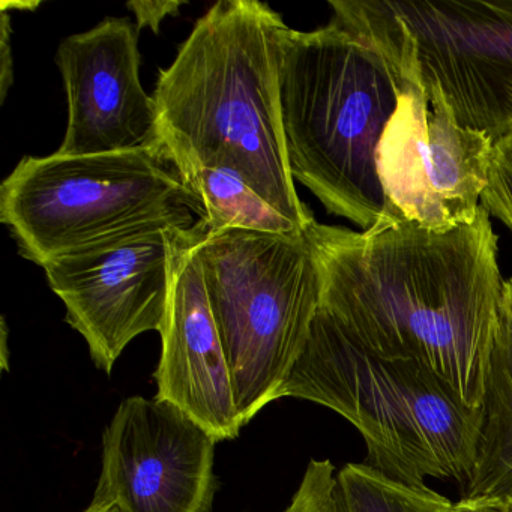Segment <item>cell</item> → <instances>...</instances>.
I'll list each match as a JSON object with an SVG mask.
<instances>
[{"mask_svg": "<svg viewBox=\"0 0 512 512\" xmlns=\"http://www.w3.org/2000/svg\"><path fill=\"white\" fill-rule=\"evenodd\" d=\"M481 205L512 232V134L494 143Z\"/></svg>", "mask_w": 512, "mask_h": 512, "instance_id": "16", "label": "cell"}, {"mask_svg": "<svg viewBox=\"0 0 512 512\" xmlns=\"http://www.w3.org/2000/svg\"><path fill=\"white\" fill-rule=\"evenodd\" d=\"M509 134H512V131H511V133H509Z\"/></svg>", "mask_w": 512, "mask_h": 512, "instance_id": "24", "label": "cell"}, {"mask_svg": "<svg viewBox=\"0 0 512 512\" xmlns=\"http://www.w3.org/2000/svg\"><path fill=\"white\" fill-rule=\"evenodd\" d=\"M311 32L289 29L280 92L293 178L362 232L394 227L379 175L380 142L400 104L397 53L340 2Z\"/></svg>", "mask_w": 512, "mask_h": 512, "instance_id": "3", "label": "cell"}, {"mask_svg": "<svg viewBox=\"0 0 512 512\" xmlns=\"http://www.w3.org/2000/svg\"><path fill=\"white\" fill-rule=\"evenodd\" d=\"M187 2H175V0H131L127 8L133 11L136 17L137 31L151 29L154 34H160V26L167 17L178 16L181 8Z\"/></svg>", "mask_w": 512, "mask_h": 512, "instance_id": "18", "label": "cell"}, {"mask_svg": "<svg viewBox=\"0 0 512 512\" xmlns=\"http://www.w3.org/2000/svg\"><path fill=\"white\" fill-rule=\"evenodd\" d=\"M337 512H449L454 502L424 487H410L373 469L349 463L335 481Z\"/></svg>", "mask_w": 512, "mask_h": 512, "instance_id": "15", "label": "cell"}, {"mask_svg": "<svg viewBox=\"0 0 512 512\" xmlns=\"http://www.w3.org/2000/svg\"><path fill=\"white\" fill-rule=\"evenodd\" d=\"M170 230L175 229L131 233L43 266L47 283L67 308L65 320L107 374L134 338L163 326Z\"/></svg>", "mask_w": 512, "mask_h": 512, "instance_id": "9", "label": "cell"}, {"mask_svg": "<svg viewBox=\"0 0 512 512\" xmlns=\"http://www.w3.org/2000/svg\"><path fill=\"white\" fill-rule=\"evenodd\" d=\"M494 142L458 124L445 95L403 64L400 104L380 142L379 175L395 226L446 230L482 208Z\"/></svg>", "mask_w": 512, "mask_h": 512, "instance_id": "7", "label": "cell"}, {"mask_svg": "<svg viewBox=\"0 0 512 512\" xmlns=\"http://www.w3.org/2000/svg\"><path fill=\"white\" fill-rule=\"evenodd\" d=\"M304 233L322 278L320 308L355 343L424 365L481 409L505 286L484 208L446 230L355 232L314 220Z\"/></svg>", "mask_w": 512, "mask_h": 512, "instance_id": "1", "label": "cell"}, {"mask_svg": "<svg viewBox=\"0 0 512 512\" xmlns=\"http://www.w3.org/2000/svg\"><path fill=\"white\" fill-rule=\"evenodd\" d=\"M196 251L245 425L277 400L307 344L319 265L305 233L211 232L202 220Z\"/></svg>", "mask_w": 512, "mask_h": 512, "instance_id": "6", "label": "cell"}, {"mask_svg": "<svg viewBox=\"0 0 512 512\" xmlns=\"http://www.w3.org/2000/svg\"><path fill=\"white\" fill-rule=\"evenodd\" d=\"M289 29L268 4L220 0L160 71L152 98L158 143L181 175L233 173L305 230L316 218L296 191L281 113Z\"/></svg>", "mask_w": 512, "mask_h": 512, "instance_id": "2", "label": "cell"}, {"mask_svg": "<svg viewBox=\"0 0 512 512\" xmlns=\"http://www.w3.org/2000/svg\"><path fill=\"white\" fill-rule=\"evenodd\" d=\"M11 17L8 11L2 10V43H0V103L8 97L14 82L13 53H11Z\"/></svg>", "mask_w": 512, "mask_h": 512, "instance_id": "19", "label": "cell"}, {"mask_svg": "<svg viewBox=\"0 0 512 512\" xmlns=\"http://www.w3.org/2000/svg\"><path fill=\"white\" fill-rule=\"evenodd\" d=\"M181 176L202 203V221L211 232L242 229L278 235L304 233L233 173L196 169Z\"/></svg>", "mask_w": 512, "mask_h": 512, "instance_id": "14", "label": "cell"}, {"mask_svg": "<svg viewBox=\"0 0 512 512\" xmlns=\"http://www.w3.org/2000/svg\"><path fill=\"white\" fill-rule=\"evenodd\" d=\"M334 464L329 460H311L292 503L284 512H337L335 505Z\"/></svg>", "mask_w": 512, "mask_h": 512, "instance_id": "17", "label": "cell"}, {"mask_svg": "<svg viewBox=\"0 0 512 512\" xmlns=\"http://www.w3.org/2000/svg\"><path fill=\"white\" fill-rule=\"evenodd\" d=\"M68 124L59 154H113L160 145L154 98L140 83L137 29L127 17H107L91 31L59 44Z\"/></svg>", "mask_w": 512, "mask_h": 512, "instance_id": "11", "label": "cell"}, {"mask_svg": "<svg viewBox=\"0 0 512 512\" xmlns=\"http://www.w3.org/2000/svg\"><path fill=\"white\" fill-rule=\"evenodd\" d=\"M415 53L422 80L458 124L496 143L512 131V0H377Z\"/></svg>", "mask_w": 512, "mask_h": 512, "instance_id": "8", "label": "cell"}, {"mask_svg": "<svg viewBox=\"0 0 512 512\" xmlns=\"http://www.w3.org/2000/svg\"><path fill=\"white\" fill-rule=\"evenodd\" d=\"M475 469L464 499L512 496V331L500 320L482 403Z\"/></svg>", "mask_w": 512, "mask_h": 512, "instance_id": "13", "label": "cell"}, {"mask_svg": "<svg viewBox=\"0 0 512 512\" xmlns=\"http://www.w3.org/2000/svg\"><path fill=\"white\" fill-rule=\"evenodd\" d=\"M502 320L512 331V278L505 280V286H503Z\"/></svg>", "mask_w": 512, "mask_h": 512, "instance_id": "21", "label": "cell"}, {"mask_svg": "<svg viewBox=\"0 0 512 512\" xmlns=\"http://www.w3.org/2000/svg\"><path fill=\"white\" fill-rule=\"evenodd\" d=\"M85 512H124L118 503L106 502V500H92Z\"/></svg>", "mask_w": 512, "mask_h": 512, "instance_id": "22", "label": "cell"}, {"mask_svg": "<svg viewBox=\"0 0 512 512\" xmlns=\"http://www.w3.org/2000/svg\"><path fill=\"white\" fill-rule=\"evenodd\" d=\"M449 512H511L509 511L508 500L499 497H475V499H464L461 497L454 502Z\"/></svg>", "mask_w": 512, "mask_h": 512, "instance_id": "20", "label": "cell"}, {"mask_svg": "<svg viewBox=\"0 0 512 512\" xmlns=\"http://www.w3.org/2000/svg\"><path fill=\"white\" fill-rule=\"evenodd\" d=\"M509 511L512 512V496L508 499Z\"/></svg>", "mask_w": 512, "mask_h": 512, "instance_id": "23", "label": "cell"}, {"mask_svg": "<svg viewBox=\"0 0 512 512\" xmlns=\"http://www.w3.org/2000/svg\"><path fill=\"white\" fill-rule=\"evenodd\" d=\"M322 404L367 446L365 463L410 487L427 479L466 487L475 469L482 410L467 407L424 365L380 358L319 308L310 337L278 398Z\"/></svg>", "mask_w": 512, "mask_h": 512, "instance_id": "4", "label": "cell"}, {"mask_svg": "<svg viewBox=\"0 0 512 512\" xmlns=\"http://www.w3.org/2000/svg\"><path fill=\"white\" fill-rule=\"evenodd\" d=\"M197 233L199 221L169 232V296L155 398L184 410L220 442L236 439L244 422L197 257Z\"/></svg>", "mask_w": 512, "mask_h": 512, "instance_id": "12", "label": "cell"}, {"mask_svg": "<svg viewBox=\"0 0 512 512\" xmlns=\"http://www.w3.org/2000/svg\"><path fill=\"white\" fill-rule=\"evenodd\" d=\"M202 203L160 145L25 157L0 185V221L20 256L50 260L148 229H191Z\"/></svg>", "mask_w": 512, "mask_h": 512, "instance_id": "5", "label": "cell"}, {"mask_svg": "<svg viewBox=\"0 0 512 512\" xmlns=\"http://www.w3.org/2000/svg\"><path fill=\"white\" fill-rule=\"evenodd\" d=\"M217 442L169 401L127 398L104 433L94 499L124 512H211Z\"/></svg>", "mask_w": 512, "mask_h": 512, "instance_id": "10", "label": "cell"}]
</instances>
